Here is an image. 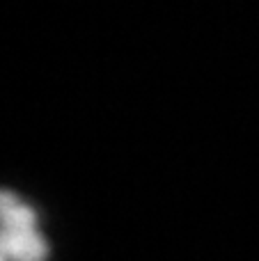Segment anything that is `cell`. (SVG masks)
I'll return each instance as SVG.
<instances>
[{"label":"cell","instance_id":"cell-1","mask_svg":"<svg viewBox=\"0 0 259 261\" xmlns=\"http://www.w3.org/2000/svg\"><path fill=\"white\" fill-rule=\"evenodd\" d=\"M0 259L44 261L46 243L35 229V213L14 195L0 193Z\"/></svg>","mask_w":259,"mask_h":261}]
</instances>
